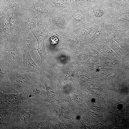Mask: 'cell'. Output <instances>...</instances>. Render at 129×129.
Instances as JSON below:
<instances>
[{"label": "cell", "instance_id": "6da1fadb", "mask_svg": "<svg viewBox=\"0 0 129 129\" xmlns=\"http://www.w3.org/2000/svg\"><path fill=\"white\" fill-rule=\"evenodd\" d=\"M0 129H8L12 113L27 102L25 91L16 94L0 92Z\"/></svg>", "mask_w": 129, "mask_h": 129}, {"label": "cell", "instance_id": "7a4b0ae2", "mask_svg": "<svg viewBox=\"0 0 129 129\" xmlns=\"http://www.w3.org/2000/svg\"><path fill=\"white\" fill-rule=\"evenodd\" d=\"M23 58L22 51L14 39L0 41V64L5 71L19 69Z\"/></svg>", "mask_w": 129, "mask_h": 129}, {"label": "cell", "instance_id": "3957f363", "mask_svg": "<svg viewBox=\"0 0 129 129\" xmlns=\"http://www.w3.org/2000/svg\"><path fill=\"white\" fill-rule=\"evenodd\" d=\"M42 98L29 101L22 107L16 110L12 114L8 129H28L32 114L44 106Z\"/></svg>", "mask_w": 129, "mask_h": 129}, {"label": "cell", "instance_id": "277c9868", "mask_svg": "<svg viewBox=\"0 0 129 129\" xmlns=\"http://www.w3.org/2000/svg\"><path fill=\"white\" fill-rule=\"evenodd\" d=\"M14 94L23 92L27 86L40 81L39 74L32 72L22 73L16 70L7 71Z\"/></svg>", "mask_w": 129, "mask_h": 129}, {"label": "cell", "instance_id": "5b68a950", "mask_svg": "<svg viewBox=\"0 0 129 129\" xmlns=\"http://www.w3.org/2000/svg\"><path fill=\"white\" fill-rule=\"evenodd\" d=\"M24 9V7H13L8 10L4 15L11 31L12 39L18 37L23 31L22 28Z\"/></svg>", "mask_w": 129, "mask_h": 129}, {"label": "cell", "instance_id": "8992f818", "mask_svg": "<svg viewBox=\"0 0 129 129\" xmlns=\"http://www.w3.org/2000/svg\"><path fill=\"white\" fill-rule=\"evenodd\" d=\"M94 12L97 23L104 25L115 15L108 2L104 0H99L95 2Z\"/></svg>", "mask_w": 129, "mask_h": 129}, {"label": "cell", "instance_id": "52a82bcc", "mask_svg": "<svg viewBox=\"0 0 129 129\" xmlns=\"http://www.w3.org/2000/svg\"><path fill=\"white\" fill-rule=\"evenodd\" d=\"M14 40L23 51L31 52L36 50L38 46L37 41L34 35L27 31H22Z\"/></svg>", "mask_w": 129, "mask_h": 129}, {"label": "cell", "instance_id": "ba28073f", "mask_svg": "<svg viewBox=\"0 0 129 129\" xmlns=\"http://www.w3.org/2000/svg\"><path fill=\"white\" fill-rule=\"evenodd\" d=\"M22 52L23 56L22 63L20 67L16 70L22 73L32 72L43 74V71L32 59L29 52L23 51Z\"/></svg>", "mask_w": 129, "mask_h": 129}, {"label": "cell", "instance_id": "9c48e42d", "mask_svg": "<svg viewBox=\"0 0 129 129\" xmlns=\"http://www.w3.org/2000/svg\"><path fill=\"white\" fill-rule=\"evenodd\" d=\"M37 14L28 9L24 10L22 25V30L33 33L36 32Z\"/></svg>", "mask_w": 129, "mask_h": 129}, {"label": "cell", "instance_id": "30bf717a", "mask_svg": "<svg viewBox=\"0 0 129 129\" xmlns=\"http://www.w3.org/2000/svg\"><path fill=\"white\" fill-rule=\"evenodd\" d=\"M42 107L32 114L30 119V124L28 129H46L48 124H47L46 117L43 113Z\"/></svg>", "mask_w": 129, "mask_h": 129}, {"label": "cell", "instance_id": "8fae6325", "mask_svg": "<svg viewBox=\"0 0 129 129\" xmlns=\"http://www.w3.org/2000/svg\"><path fill=\"white\" fill-rule=\"evenodd\" d=\"M41 82L39 81L27 86L24 89L27 102L36 100L41 98V96L45 93V91L41 87Z\"/></svg>", "mask_w": 129, "mask_h": 129}, {"label": "cell", "instance_id": "7c38bea8", "mask_svg": "<svg viewBox=\"0 0 129 129\" xmlns=\"http://www.w3.org/2000/svg\"><path fill=\"white\" fill-rule=\"evenodd\" d=\"M0 91L5 93H14L7 71L0 64Z\"/></svg>", "mask_w": 129, "mask_h": 129}, {"label": "cell", "instance_id": "4fadbf2b", "mask_svg": "<svg viewBox=\"0 0 129 129\" xmlns=\"http://www.w3.org/2000/svg\"><path fill=\"white\" fill-rule=\"evenodd\" d=\"M121 18L115 15L104 24L105 31L114 33L122 31L124 28L121 25Z\"/></svg>", "mask_w": 129, "mask_h": 129}, {"label": "cell", "instance_id": "5bb4252c", "mask_svg": "<svg viewBox=\"0 0 129 129\" xmlns=\"http://www.w3.org/2000/svg\"><path fill=\"white\" fill-rule=\"evenodd\" d=\"M0 41L12 39L11 31L5 15L0 16Z\"/></svg>", "mask_w": 129, "mask_h": 129}, {"label": "cell", "instance_id": "9a60e30c", "mask_svg": "<svg viewBox=\"0 0 129 129\" xmlns=\"http://www.w3.org/2000/svg\"><path fill=\"white\" fill-rule=\"evenodd\" d=\"M40 80L46 86L47 97L45 101L49 102L53 101L55 98L56 92L52 83L47 81L42 77L40 76Z\"/></svg>", "mask_w": 129, "mask_h": 129}, {"label": "cell", "instance_id": "2e32d148", "mask_svg": "<svg viewBox=\"0 0 129 129\" xmlns=\"http://www.w3.org/2000/svg\"><path fill=\"white\" fill-rule=\"evenodd\" d=\"M7 5L2 12L0 13V16L4 15L9 9L17 6L24 7L25 1L24 0H8Z\"/></svg>", "mask_w": 129, "mask_h": 129}, {"label": "cell", "instance_id": "e0dca14e", "mask_svg": "<svg viewBox=\"0 0 129 129\" xmlns=\"http://www.w3.org/2000/svg\"><path fill=\"white\" fill-rule=\"evenodd\" d=\"M8 0H0V13L6 7L7 4Z\"/></svg>", "mask_w": 129, "mask_h": 129}, {"label": "cell", "instance_id": "ac0fdd59", "mask_svg": "<svg viewBox=\"0 0 129 129\" xmlns=\"http://www.w3.org/2000/svg\"><path fill=\"white\" fill-rule=\"evenodd\" d=\"M50 43L52 44H56L58 42V38L56 36H54L51 37L49 39Z\"/></svg>", "mask_w": 129, "mask_h": 129}, {"label": "cell", "instance_id": "d6986e66", "mask_svg": "<svg viewBox=\"0 0 129 129\" xmlns=\"http://www.w3.org/2000/svg\"><path fill=\"white\" fill-rule=\"evenodd\" d=\"M65 98L66 101L70 104L71 103V101L70 96L67 94L65 95Z\"/></svg>", "mask_w": 129, "mask_h": 129}, {"label": "cell", "instance_id": "ffe728a7", "mask_svg": "<svg viewBox=\"0 0 129 129\" xmlns=\"http://www.w3.org/2000/svg\"><path fill=\"white\" fill-rule=\"evenodd\" d=\"M25 2H28L29 1H31L33 0H24Z\"/></svg>", "mask_w": 129, "mask_h": 129}, {"label": "cell", "instance_id": "44dd1931", "mask_svg": "<svg viewBox=\"0 0 129 129\" xmlns=\"http://www.w3.org/2000/svg\"><path fill=\"white\" fill-rule=\"evenodd\" d=\"M106 0V1H110V0Z\"/></svg>", "mask_w": 129, "mask_h": 129}, {"label": "cell", "instance_id": "7402d4cb", "mask_svg": "<svg viewBox=\"0 0 129 129\" xmlns=\"http://www.w3.org/2000/svg\"><path fill=\"white\" fill-rule=\"evenodd\" d=\"M41 50H42V49H41Z\"/></svg>", "mask_w": 129, "mask_h": 129}]
</instances>
